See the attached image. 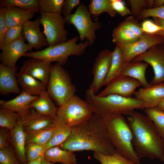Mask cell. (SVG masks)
<instances>
[{
    "instance_id": "6da1fadb",
    "label": "cell",
    "mask_w": 164,
    "mask_h": 164,
    "mask_svg": "<svg viewBox=\"0 0 164 164\" xmlns=\"http://www.w3.org/2000/svg\"><path fill=\"white\" fill-rule=\"evenodd\" d=\"M57 146L74 152L92 151L107 155H112L117 152L102 120L94 113L83 124L72 127L69 137Z\"/></svg>"
},
{
    "instance_id": "7a4b0ae2",
    "label": "cell",
    "mask_w": 164,
    "mask_h": 164,
    "mask_svg": "<svg viewBox=\"0 0 164 164\" xmlns=\"http://www.w3.org/2000/svg\"><path fill=\"white\" fill-rule=\"evenodd\" d=\"M128 115L132 144L138 159L156 158L164 162V142L152 122L146 115L135 111Z\"/></svg>"
},
{
    "instance_id": "3957f363",
    "label": "cell",
    "mask_w": 164,
    "mask_h": 164,
    "mask_svg": "<svg viewBox=\"0 0 164 164\" xmlns=\"http://www.w3.org/2000/svg\"><path fill=\"white\" fill-rule=\"evenodd\" d=\"M102 120L109 138L117 152L136 164H139L132 144V134L128 121L123 115L98 111L93 112Z\"/></svg>"
},
{
    "instance_id": "277c9868",
    "label": "cell",
    "mask_w": 164,
    "mask_h": 164,
    "mask_svg": "<svg viewBox=\"0 0 164 164\" xmlns=\"http://www.w3.org/2000/svg\"><path fill=\"white\" fill-rule=\"evenodd\" d=\"M85 98L93 112L128 115L135 109L145 108L144 102L135 97L116 94L100 97L88 89L86 91Z\"/></svg>"
},
{
    "instance_id": "5b68a950",
    "label": "cell",
    "mask_w": 164,
    "mask_h": 164,
    "mask_svg": "<svg viewBox=\"0 0 164 164\" xmlns=\"http://www.w3.org/2000/svg\"><path fill=\"white\" fill-rule=\"evenodd\" d=\"M79 38L77 36L63 43L48 46L42 50L28 52L24 56L51 63L55 62L63 66L67 63L70 56H81L90 46L88 41L86 40L84 42L77 43Z\"/></svg>"
},
{
    "instance_id": "8992f818",
    "label": "cell",
    "mask_w": 164,
    "mask_h": 164,
    "mask_svg": "<svg viewBox=\"0 0 164 164\" xmlns=\"http://www.w3.org/2000/svg\"><path fill=\"white\" fill-rule=\"evenodd\" d=\"M46 87L50 97L59 106L75 95L76 91L68 72L57 63L51 66Z\"/></svg>"
},
{
    "instance_id": "52a82bcc",
    "label": "cell",
    "mask_w": 164,
    "mask_h": 164,
    "mask_svg": "<svg viewBox=\"0 0 164 164\" xmlns=\"http://www.w3.org/2000/svg\"><path fill=\"white\" fill-rule=\"evenodd\" d=\"M93 113L87 103L74 95L58 108L57 117L71 127L81 125Z\"/></svg>"
},
{
    "instance_id": "ba28073f",
    "label": "cell",
    "mask_w": 164,
    "mask_h": 164,
    "mask_svg": "<svg viewBox=\"0 0 164 164\" xmlns=\"http://www.w3.org/2000/svg\"><path fill=\"white\" fill-rule=\"evenodd\" d=\"M91 15L87 6L81 2L74 13L64 18L68 24L76 28L81 42L87 40L90 46L94 43L96 39V31L101 27L100 22L92 20Z\"/></svg>"
},
{
    "instance_id": "9c48e42d",
    "label": "cell",
    "mask_w": 164,
    "mask_h": 164,
    "mask_svg": "<svg viewBox=\"0 0 164 164\" xmlns=\"http://www.w3.org/2000/svg\"><path fill=\"white\" fill-rule=\"evenodd\" d=\"M40 23L49 45L53 46L67 40L68 32L65 26L66 22L61 14L39 12Z\"/></svg>"
},
{
    "instance_id": "30bf717a",
    "label": "cell",
    "mask_w": 164,
    "mask_h": 164,
    "mask_svg": "<svg viewBox=\"0 0 164 164\" xmlns=\"http://www.w3.org/2000/svg\"><path fill=\"white\" fill-rule=\"evenodd\" d=\"M141 26L135 18L127 17L113 29L112 41L115 44H128L135 42L143 35Z\"/></svg>"
},
{
    "instance_id": "8fae6325",
    "label": "cell",
    "mask_w": 164,
    "mask_h": 164,
    "mask_svg": "<svg viewBox=\"0 0 164 164\" xmlns=\"http://www.w3.org/2000/svg\"><path fill=\"white\" fill-rule=\"evenodd\" d=\"M132 61H143L151 66L154 76L150 84H158L164 82V43L153 46L145 53L135 57Z\"/></svg>"
},
{
    "instance_id": "7c38bea8",
    "label": "cell",
    "mask_w": 164,
    "mask_h": 164,
    "mask_svg": "<svg viewBox=\"0 0 164 164\" xmlns=\"http://www.w3.org/2000/svg\"><path fill=\"white\" fill-rule=\"evenodd\" d=\"M164 43V38L157 35L144 33L135 42L128 44H116L121 50L124 63L131 62L137 56L145 53L149 48L157 44Z\"/></svg>"
},
{
    "instance_id": "4fadbf2b",
    "label": "cell",
    "mask_w": 164,
    "mask_h": 164,
    "mask_svg": "<svg viewBox=\"0 0 164 164\" xmlns=\"http://www.w3.org/2000/svg\"><path fill=\"white\" fill-rule=\"evenodd\" d=\"M112 56V51L105 49L100 52L96 57L92 68L93 79L87 89L93 93L96 94L103 86L110 67Z\"/></svg>"
},
{
    "instance_id": "5bb4252c",
    "label": "cell",
    "mask_w": 164,
    "mask_h": 164,
    "mask_svg": "<svg viewBox=\"0 0 164 164\" xmlns=\"http://www.w3.org/2000/svg\"><path fill=\"white\" fill-rule=\"evenodd\" d=\"M142 86L139 81L132 78L120 75L114 79L97 95L104 97L111 94H116L126 97H131L136 89Z\"/></svg>"
},
{
    "instance_id": "9a60e30c",
    "label": "cell",
    "mask_w": 164,
    "mask_h": 164,
    "mask_svg": "<svg viewBox=\"0 0 164 164\" xmlns=\"http://www.w3.org/2000/svg\"><path fill=\"white\" fill-rule=\"evenodd\" d=\"M25 39L23 36L4 46L0 54L1 64L10 68L16 67V63L19 58L24 56L26 53L32 49L25 43Z\"/></svg>"
},
{
    "instance_id": "2e32d148",
    "label": "cell",
    "mask_w": 164,
    "mask_h": 164,
    "mask_svg": "<svg viewBox=\"0 0 164 164\" xmlns=\"http://www.w3.org/2000/svg\"><path fill=\"white\" fill-rule=\"evenodd\" d=\"M52 65L51 62L30 58L23 62L19 72L34 77L46 87Z\"/></svg>"
},
{
    "instance_id": "e0dca14e",
    "label": "cell",
    "mask_w": 164,
    "mask_h": 164,
    "mask_svg": "<svg viewBox=\"0 0 164 164\" xmlns=\"http://www.w3.org/2000/svg\"><path fill=\"white\" fill-rule=\"evenodd\" d=\"M40 17L33 21L28 20L23 25V36L32 48L39 50L49 46L45 36L40 29Z\"/></svg>"
},
{
    "instance_id": "ac0fdd59",
    "label": "cell",
    "mask_w": 164,
    "mask_h": 164,
    "mask_svg": "<svg viewBox=\"0 0 164 164\" xmlns=\"http://www.w3.org/2000/svg\"><path fill=\"white\" fill-rule=\"evenodd\" d=\"M53 118L40 114L30 108L25 115L21 116L20 121L25 132L46 129L53 126Z\"/></svg>"
},
{
    "instance_id": "d6986e66",
    "label": "cell",
    "mask_w": 164,
    "mask_h": 164,
    "mask_svg": "<svg viewBox=\"0 0 164 164\" xmlns=\"http://www.w3.org/2000/svg\"><path fill=\"white\" fill-rule=\"evenodd\" d=\"M134 95L135 97L144 102L145 109L156 107L164 99V82L141 88Z\"/></svg>"
},
{
    "instance_id": "ffe728a7",
    "label": "cell",
    "mask_w": 164,
    "mask_h": 164,
    "mask_svg": "<svg viewBox=\"0 0 164 164\" xmlns=\"http://www.w3.org/2000/svg\"><path fill=\"white\" fill-rule=\"evenodd\" d=\"M17 67L10 68L0 64V93L2 95L9 93L20 94L22 92L18 84L16 73Z\"/></svg>"
},
{
    "instance_id": "44dd1931",
    "label": "cell",
    "mask_w": 164,
    "mask_h": 164,
    "mask_svg": "<svg viewBox=\"0 0 164 164\" xmlns=\"http://www.w3.org/2000/svg\"><path fill=\"white\" fill-rule=\"evenodd\" d=\"M39 96L29 94L22 91L18 96L10 100H0V108L12 111L19 114L20 116L26 114L30 109V105Z\"/></svg>"
},
{
    "instance_id": "7402d4cb",
    "label": "cell",
    "mask_w": 164,
    "mask_h": 164,
    "mask_svg": "<svg viewBox=\"0 0 164 164\" xmlns=\"http://www.w3.org/2000/svg\"><path fill=\"white\" fill-rule=\"evenodd\" d=\"M10 131L11 143L18 158L22 164H27L28 161L26 153L25 133L20 121L16 126Z\"/></svg>"
},
{
    "instance_id": "603a6c76",
    "label": "cell",
    "mask_w": 164,
    "mask_h": 164,
    "mask_svg": "<svg viewBox=\"0 0 164 164\" xmlns=\"http://www.w3.org/2000/svg\"><path fill=\"white\" fill-rule=\"evenodd\" d=\"M149 65L148 63L142 61H132L124 63L121 75L137 80L141 83L144 87L148 86L150 84L146 80L145 71Z\"/></svg>"
},
{
    "instance_id": "cb8c5ba5",
    "label": "cell",
    "mask_w": 164,
    "mask_h": 164,
    "mask_svg": "<svg viewBox=\"0 0 164 164\" xmlns=\"http://www.w3.org/2000/svg\"><path fill=\"white\" fill-rule=\"evenodd\" d=\"M6 7L5 19L8 28L23 25L34 16V13L16 7Z\"/></svg>"
},
{
    "instance_id": "d4e9b609",
    "label": "cell",
    "mask_w": 164,
    "mask_h": 164,
    "mask_svg": "<svg viewBox=\"0 0 164 164\" xmlns=\"http://www.w3.org/2000/svg\"><path fill=\"white\" fill-rule=\"evenodd\" d=\"M16 77L22 91L33 96H39L46 89V86L42 83L26 74L17 72Z\"/></svg>"
},
{
    "instance_id": "484cf974",
    "label": "cell",
    "mask_w": 164,
    "mask_h": 164,
    "mask_svg": "<svg viewBox=\"0 0 164 164\" xmlns=\"http://www.w3.org/2000/svg\"><path fill=\"white\" fill-rule=\"evenodd\" d=\"M74 152L63 150L58 146L51 147L46 149L44 154V158L54 163L63 164H77Z\"/></svg>"
},
{
    "instance_id": "4316f807",
    "label": "cell",
    "mask_w": 164,
    "mask_h": 164,
    "mask_svg": "<svg viewBox=\"0 0 164 164\" xmlns=\"http://www.w3.org/2000/svg\"><path fill=\"white\" fill-rule=\"evenodd\" d=\"M30 108L42 115L53 118L56 116L58 108L53 102L46 89L44 90L38 98L31 104Z\"/></svg>"
},
{
    "instance_id": "83f0119b",
    "label": "cell",
    "mask_w": 164,
    "mask_h": 164,
    "mask_svg": "<svg viewBox=\"0 0 164 164\" xmlns=\"http://www.w3.org/2000/svg\"><path fill=\"white\" fill-rule=\"evenodd\" d=\"M54 129L52 138L45 145L46 150L51 147L58 146L63 143L70 135L72 127L67 125L56 116L53 118Z\"/></svg>"
},
{
    "instance_id": "f1b7e54d",
    "label": "cell",
    "mask_w": 164,
    "mask_h": 164,
    "mask_svg": "<svg viewBox=\"0 0 164 164\" xmlns=\"http://www.w3.org/2000/svg\"><path fill=\"white\" fill-rule=\"evenodd\" d=\"M122 54L120 46L116 44L112 51V56L110 67L104 81L103 86H107L121 75L124 63Z\"/></svg>"
},
{
    "instance_id": "f546056e",
    "label": "cell",
    "mask_w": 164,
    "mask_h": 164,
    "mask_svg": "<svg viewBox=\"0 0 164 164\" xmlns=\"http://www.w3.org/2000/svg\"><path fill=\"white\" fill-rule=\"evenodd\" d=\"M89 8L95 22L98 21L99 16L103 12L107 13L112 17L117 13L112 6L111 0H91Z\"/></svg>"
},
{
    "instance_id": "4dcf8cb0",
    "label": "cell",
    "mask_w": 164,
    "mask_h": 164,
    "mask_svg": "<svg viewBox=\"0 0 164 164\" xmlns=\"http://www.w3.org/2000/svg\"><path fill=\"white\" fill-rule=\"evenodd\" d=\"M54 126L49 128L35 131L25 132L26 144L35 143L46 145L51 139Z\"/></svg>"
},
{
    "instance_id": "1f68e13d",
    "label": "cell",
    "mask_w": 164,
    "mask_h": 164,
    "mask_svg": "<svg viewBox=\"0 0 164 164\" xmlns=\"http://www.w3.org/2000/svg\"><path fill=\"white\" fill-rule=\"evenodd\" d=\"M146 115L153 123L156 130L164 142V111L157 107L145 108Z\"/></svg>"
},
{
    "instance_id": "d6a6232c",
    "label": "cell",
    "mask_w": 164,
    "mask_h": 164,
    "mask_svg": "<svg viewBox=\"0 0 164 164\" xmlns=\"http://www.w3.org/2000/svg\"><path fill=\"white\" fill-rule=\"evenodd\" d=\"M18 113L7 109H0V126L11 130L18 125L20 119Z\"/></svg>"
},
{
    "instance_id": "836d02e7",
    "label": "cell",
    "mask_w": 164,
    "mask_h": 164,
    "mask_svg": "<svg viewBox=\"0 0 164 164\" xmlns=\"http://www.w3.org/2000/svg\"><path fill=\"white\" fill-rule=\"evenodd\" d=\"M0 5L15 6L34 13L40 11L39 0H1Z\"/></svg>"
},
{
    "instance_id": "e575fe53",
    "label": "cell",
    "mask_w": 164,
    "mask_h": 164,
    "mask_svg": "<svg viewBox=\"0 0 164 164\" xmlns=\"http://www.w3.org/2000/svg\"><path fill=\"white\" fill-rule=\"evenodd\" d=\"M94 158L101 164H136L124 157L117 152L111 155L94 152Z\"/></svg>"
},
{
    "instance_id": "d590c367",
    "label": "cell",
    "mask_w": 164,
    "mask_h": 164,
    "mask_svg": "<svg viewBox=\"0 0 164 164\" xmlns=\"http://www.w3.org/2000/svg\"><path fill=\"white\" fill-rule=\"evenodd\" d=\"M64 1V0H39V12L62 15Z\"/></svg>"
},
{
    "instance_id": "8d00e7d4",
    "label": "cell",
    "mask_w": 164,
    "mask_h": 164,
    "mask_svg": "<svg viewBox=\"0 0 164 164\" xmlns=\"http://www.w3.org/2000/svg\"><path fill=\"white\" fill-rule=\"evenodd\" d=\"M154 0H128L127 2L131 8V15L136 19L145 9L153 8Z\"/></svg>"
},
{
    "instance_id": "74e56055",
    "label": "cell",
    "mask_w": 164,
    "mask_h": 164,
    "mask_svg": "<svg viewBox=\"0 0 164 164\" xmlns=\"http://www.w3.org/2000/svg\"><path fill=\"white\" fill-rule=\"evenodd\" d=\"M46 150L44 145L35 143L26 144V153L28 162L43 156Z\"/></svg>"
},
{
    "instance_id": "f35d334b",
    "label": "cell",
    "mask_w": 164,
    "mask_h": 164,
    "mask_svg": "<svg viewBox=\"0 0 164 164\" xmlns=\"http://www.w3.org/2000/svg\"><path fill=\"white\" fill-rule=\"evenodd\" d=\"M0 164H22L9 146L0 149Z\"/></svg>"
},
{
    "instance_id": "ab89813d",
    "label": "cell",
    "mask_w": 164,
    "mask_h": 164,
    "mask_svg": "<svg viewBox=\"0 0 164 164\" xmlns=\"http://www.w3.org/2000/svg\"><path fill=\"white\" fill-rule=\"evenodd\" d=\"M149 17L164 20V5L158 8L143 9L136 19L138 20H142Z\"/></svg>"
},
{
    "instance_id": "60d3db41",
    "label": "cell",
    "mask_w": 164,
    "mask_h": 164,
    "mask_svg": "<svg viewBox=\"0 0 164 164\" xmlns=\"http://www.w3.org/2000/svg\"><path fill=\"white\" fill-rule=\"evenodd\" d=\"M22 32L23 25L9 28L5 37L4 46L23 36Z\"/></svg>"
},
{
    "instance_id": "b9f144b4",
    "label": "cell",
    "mask_w": 164,
    "mask_h": 164,
    "mask_svg": "<svg viewBox=\"0 0 164 164\" xmlns=\"http://www.w3.org/2000/svg\"><path fill=\"white\" fill-rule=\"evenodd\" d=\"M6 7L0 6V49L2 50L5 46V40L8 28L5 19Z\"/></svg>"
},
{
    "instance_id": "7bdbcfd3",
    "label": "cell",
    "mask_w": 164,
    "mask_h": 164,
    "mask_svg": "<svg viewBox=\"0 0 164 164\" xmlns=\"http://www.w3.org/2000/svg\"><path fill=\"white\" fill-rule=\"evenodd\" d=\"M141 27L144 33L151 35H156L159 31L164 30L162 26L149 19L144 21L141 25Z\"/></svg>"
},
{
    "instance_id": "ee69618b",
    "label": "cell",
    "mask_w": 164,
    "mask_h": 164,
    "mask_svg": "<svg viewBox=\"0 0 164 164\" xmlns=\"http://www.w3.org/2000/svg\"><path fill=\"white\" fill-rule=\"evenodd\" d=\"M113 9L121 16L124 17L128 15H131V11L121 0H111Z\"/></svg>"
},
{
    "instance_id": "f6af8a7d",
    "label": "cell",
    "mask_w": 164,
    "mask_h": 164,
    "mask_svg": "<svg viewBox=\"0 0 164 164\" xmlns=\"http://www.w3.org/2000/svg\"><path fill=\"white\" fill-rule=\"evenodd\" d=\"M80 0H65L63 4L62 14L65 18L70 15L73 9L80 3Z\"/></svg>"
},
{
    "instance_id": "bcb514c9",
    "label": "cell",
    "mask_w": 164,
    "mask_h": 164,
    "mask_svg": "<svg viewBox=\"0 0 164 164\" xmlns=\"http://www.w3.org/2000/svg\"><path fill=\"white\" fill-rule=\"evenodd\" d=\"M11 143L10 130L2 127L0 129V149L9 147Z\"/></svg>"
},
{
    "instance_id": "7dc6e473",
    "label": "cell",
    "mask_w": 164,
    "mask_h": 164,
    "mask_svg": "<svg viewBox=\"0 0 164 164\" xmlns=\"http://www.w3.org/2000/svg\"><path fill=\"white\" fill-rule=\"evenodd\" d=\"M155 22L157 25L162 26L164 29L157 33L156 35H159L164 38V20L156 18L153 17Z\"/></svg>"
},
{
    "instance_id": "c3c4849f",
    "label": "cell",
    "mask_w": 164,
    "mask_h": 164,
    "mask_svg": "<svg viewBox=\"0 0 164 164\" xmlns=\"http://www.w3.org/2000/svg\"><path fill=\"white\" fill-rule=\"evenodd\" d=\"M164 5V0H154L153 8H158Z\"/></svg>"
},
{
    "instance_id": "681fc988",
    "label": "cell",
    "mask_w": 164,
    "mask_h": 164,
    "mask_svg": "<svg viewBox=\"0 0 164 164\" xmlns=\"http://www.w3.org/2000/svg\"><path fill=\"white\" fill-rule=\"evenodd\" d=\"M44 158V155L41 156L35 160L28 162L27 164H41Z\"/></svg>"
},
{
    "instance_id": "f907efd6",
    "label": "cell",
    "mask_w": 164,
    "mask_h": 164,
    "mask_svg": "<svg viewBox=\"0 0 164 164\" xmlns=\"http://www.w3.org/2000/svg\"><path fill=\"white\" fill-rule=\"evenodd\" d=\"M156 107L164 111V99L158 104Z\"/></svg>"
},
{
    "instance_id": "816d5d0a",
    "label": "cell",
    "mask_w": 164,
    "mask_h": 164,
    "mask_svg": "<svg viewBox=\"0 0 164 164\" xmlns=\"http://www.w3.org/2000/svg\"><path fill=\"white\" fill-rule=\"evenodd\" d=\"M41 164H59L55 163L52 162H51L48 161L44 158L43 159Z\"/></svg>"
},
{
    "instance_id": "f5cc1de1",
    "label": "cell",
    "mask_w": 164,
    "mask_h": 164,
    "mask_svg": "<svg viewBox=\"0 0 164 164\" xmlns=\"http://www.w3.org/2000/svg\"></svg>"
}]
</instances>
